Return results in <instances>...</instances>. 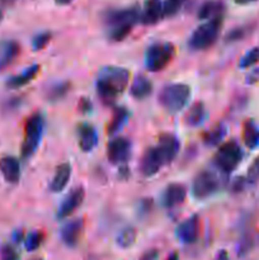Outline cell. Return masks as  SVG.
Wrapping results in <instances>:
<instances>
[{
  "mask_svg": "<svg viewBox=\"0 0 259 260\" xmlns=\"http://www.w3.org/2000/svg\"><path fill=\"white\" fill-rule=\"evenodd\" d=\"M130 81V71L118 66H107L99 71L95 80L96 94L106 104H113L126 90Z\"/></svg>",
  "mask_w": 259,
  "mask_h": 260,
  "instance_id": "cell-1",
  "label": "cell"
},
{
  "mask_svg": "<svg viewBox=\"0 0 259 260\" xmlns=\"http://www.w3.org/2000/svg\"><path fill=\"white\" fill-rule=\"evenodd\" d=\"M140 17H141V10L137 7L109 10L104 17L109 40L116 42L123 41L130 35L135 24L140 22Z\"/></svg>",
  "mask_w": 259,
  "mask_h": 260,
  "instance_id": "cell-2",
  "label": "cell"
},
{
  "mask_svg": "<svg viewBox=\"0 0 259 260\" xmlns=\"http://www.w3.org/2000/svg\"><path fill=\"white\" fill-rule=\"evenodd\" d=\"M190 98V88L187 84L172 83L165 85L159 93V103L169 113H179Z\"/></svg>",
  "mask_w": 259,
  "mask_h": 260,
  "instance_id": "cell-3",
  "label": "cell"
},
{
  "mask_svg": "<svg viewBox=\"0 0 259 260\" xmlns=\"http://www.w3.org/2000/svg\"><path fill=\"white\" fill-rule=\"evenodd\" d=\"M223 15L208 19L203 24L198 25L190 35L188 45L193 51H203L210 48L217 41L222 27Z\"/></svg>",
  "mask_w": 259,
  "mask_h": 260,
  "instance_id": "cell-4",
  "label": "cell"
},
{
  "mask_svg": "<svg viewBox=\"0 0 259 260\" xmlns=\"http://www.w3.org/2000/svg\"><path fill=\"white\" fill-rule=\"evenodd\" d=\"M43 129H45V117L40 112H36L24 124V136H23L22 150H20L22 157L28 159L35 154L41 144Z\"/></svg>",
  "mask_w": 259,
  "mask_h": 260,
  "instance_id": "cell-5",
  "label": "cell"
},
{
  "mask_svg": "<svg viewBox=\"0 0 259 260\" xmlns=\"http://www.w3.org/2000/svg\"><path fill=\"white\" fill-rule=\"evenodd\" d=\"M175 56V46L170 42H155L145 52V66L151 73L164 70Z\"/></svg>",
  "mask_w": 259,
  "mask_h": 260,
  "instance_id": "cell-6",
  "label": "cell"
},
{
  "mask_svg": "<svg viewBox=\"0 0 259 260\" xmlns=\"http://www.w3.org/2000/svg\"><path fill=\"white\" fill-rule=\"evenodd\" d=\"M243 159V151L236 141H228L221 145L213 156V165L223 174H230L238 168Z\"/></svg>",
  "mask_w": 259,
  "mask_h": 260,
  "instance_id": "cell-7",
  "label": "cell"
},
{
  "mask_svg": "<svg viewBox=\"0 0 259 260\" xmlns=\"http://www.w3.org/2000/svg\"><path fill=\"white\" fill-rule=\"evenodd\" d=\"M220 187L218 178L208 170H202L192 182V194L197 200H206L215 194Z\"/></svg>",
  "mask_w": 259,
  "mask_h": 260,
  "instance_id": "cell-8",
  "label": "cell"
},
{
  "mask_svg": "<svg viewBox=\"0 0 259 260\" xmlns=\"http://www.w3.org/2000/svg\"><path fill=\"white\" fill-rule=\"evenodd\" d=\"M131 154V142L126 137H116L107 146V157L113 165L126 162Z\"/></svg>",
  "mask_w": 259,
  "mask_h": 260,
  "instance_id": "cell-9",
  "label": "cell"
},
{
  "mask_svg": "<svg viewBox=\"0 0 259 260\" xmlns=\"http://www.w3.org/2000/svg\"><path fill=\"white\" fill-rule=\"evenodd\" d=\"M177 239L183 244H193L200 236V217L192 215L179 223L175 229Z\"/></svg>",
  "mask_w": 259,
  "mask_h": 260,
  "instance_id": "cell-10",
  "label": "cell"
},
{
  "mask_svg": "<svg viewBox=\"0 0 259 260\" xmlns=\"http://www.w3.org/2000/svg\"><path fill=\"white\" fill-rule=\"evenodd\" d=\"M85 198V190L83 187H76L63 198L61 202L60 207L57 210V218L58 220H63V218L69 217L73 215L81 205Z\"/></svg>",
  "mask_w": 259,
  "mask_h": 260,
  "instance_id": "cell-11",
  "label": "cell"
},
{
  "mask_svg": "<svg viewBox=\"0 0 259 260\" xmlns=\"http://www.w3.org/2000/svg\"><path fill=\"white\" fill-rule=\"evenodd\" d=\"M163 165H164V161H163V157L160 155L157 147H149V149L145 150L144 155L141 157V161H140V172L146 178L154 177Z\"/></svg>",
  "mask_w": 259,
  "mask_h": 260,
  "instance_id": "cell-12",
  "label": "cell"
},
{
  "mask_svg": "<svg viewBox=\"0 0 259 260\" xmlns=\"http://www.w3.org/2000/svg\"><path fill=\"white\" fill-rule=\"evenodd\" d=\"M156 147L159 150L160 155H161L164 165L169 164V162H172L177 157L178 152H179V139L173 134H163L160 135Z\"/></svg>",
  "mask_w": 259,
  "mask_h": 260,
  "instance_id": "cell-13",
  "label": "cell"
},
{
  "mask_svg": "<svg viewBox=\"0 0 259 260\" xmlns=\"http://www.w3.org/2000/svg\"><path fill=\"white\" fill-rule=\"evenodd\" d=\"M164 17V7H163L161 0H146L144 9L141 10L140 22L142 24L152 25L159 23Z\"/></svg>",
  "mask_w": 259,
  "mask_h": 260,
  "instance_id": "cell-14",
  "label": "cell"
},
{
  "mask_svg": "<svg viewBox=\"0 0 259 260\" xmlns=\"http://www.w3.org/2000/svg\"><path fill=\"white\" fill-rule=\"evenodd\" d=\"M84 230L83 218H75V220L69 221L68 223L62 226L60 231V238L62 243L69 248H74L78 244L80 239L81 233Z\"/></svg>",
  "mask_w": 259,
  "mask_h": 260,
  "instance_id": "cell-15",
  "label": "cell"
},
{
  "mask_svg": "<svg viewBox=\"0 0 259 260\" xmlns=\"http://www.w3.org/2000/svg\"><path fill=\"white\" fill-rule=\"evenodd\" d=\"M187 197V188L180 183H172L163 193V205L167 208H174L183 205Z\"/></svg>",
  "mask_w": 259,
  "mask_h": 260,
  "instance_id": "cell-16",
  "label": "cell"
},
{
  "mask_svg": "<svg viewBox=\"0 0 259 260\" xmlns=\"http://www.w3.org/2000/svg\"><path fill=\"white\" fill-rule=\"evenodd\" d=\"M20 53V45L17 41H0V71L12 65Z\"/></svg>",
  "mask_w": 259,
  "mask_h": 260,
  "instance_id": "cell-17",
  "label": "cell"
},
{
  "mask_svg": "<svg viewBox=\"0 0 259 260\" xmlns=\"http://www.w3.org/2000/svg\"><path fill=\"white\" fill-rule=\"evenodd\" d=\"M0 173L9 184H17L20 179V164L14 156L0 159Z\"/></svg>",
  "mask_w": 259,
  "mask_h": 260,
  "instance_id": "cell-18",
  "label": "cell"
},
{
  "mask_svg": "<svg viewBox=\"0 0 259 260\" xmlns=\"http://www.w3.org/2000/svg\"><path fill=\"white\" fill-rule=\"evenodd\" d=\"M79 135V146L81 151L90 152L98 142V135H96L95 128L91 124H80L78 128Z\"/></svg>",
  "mask_w": 259,
  "mask_h": 260,
  "instance_id": "cell-19",
  "label": "cell"
},
{
  "mask_svg": "<svg viewBox=\"0 0 259 260\" xmlns=\"http://www.w3.org/2000/svg\"><path fill=\"white\" fill-rule=\"evenodd\" d=\"M40 69H41L40 65L28 66V68H25L22 73L10 76V78L7 80V83H5V85H7L9 89L22 88V86L27 85L28 83H30V81L37 76V74L40 73Z\"/></svg>",
  "mask_w": 259,
  "mask_h": 260,
  "instance_id": "cell-20",
  "label": "cell"
},
{
  "mask_svg": "<svg viewBox=\"0 0 259 260\" xmlns=\"http://www.w3.org/2000/svg\"><path fill=\"white\" fill-rule=\"evenodd\" d=\"M71 177V165L69 162H62L56 168V172L53 174L52 180H51L50 189L51 192L58 193L65 189L69 180Z\"/></svg>",
  "mask_w": 259,
  "mask_h": 260,
  "instance_id": "cell-21",
  "label": "cell"
},
{
  "mask_svg": "<svg viewBox=\"0 0 259 260\" xmlns=\"http://www.w3.org/2000/svg\"><path fill=\"white\" fill-rule=\"evenodd\" d=\"M130 93L135 99L142 101L152 93V83L145 75H136L130 86Z\"/></svg>",
  "mask_w": 259,
  "mask_h": 260,
  "instance_id": "cell-22",
  "label": "cell"
},
{
  "mask_svg": "<svg viewBox=\"0 0 259 260\" xmlns=\"http://www.w3.org/2000/svg\"><path fill=\"white\" fill-rule=\"evenodd\" d=\"M206 116H207V112H206L205 104L197 102V103L192 104L190 108L187 111V113H185L184 123L188 127L196 128V127L201 126L205 122Z\"/></svg>",
  "mask_w": 259,
  "mask_h": 260,
  "instance_id": "cell-23",
  "label": "cell"
},
{
  "mask_svg": "<svg viewBox=\"0 0 259 260\" xmlns=\"http://www.w3.org/2000/svg\"><path fill=\"white\" fill-rule=\"evenodd\" d=\"M225 5L220 0H207L203 3L198 9V18L203 20L212 19V18L223 15Z\"/></svg>",
  "mask_w": 259,
  "mask_h": 260,
  "instance_id": "cell-24",
  "label": "cell"
},
{
  "mask_svg": "<svg viewBox=\"0 0 259 260\" xmlns=\"http://www.w3.org/2000/svg\"><path fill=\"white\" fill-rule=\"evenodd\" d=\"M243 141L248 149L253 150L259 146V127L253 119L244 122L243 126Z\"/></svg>",
  "mask_w": 259,
  "mask_h": 260,
  "instance_id": "cell-25",
  "label": "cell"
},
{
  "mask_svg": "<svg viewBox=\"0 0 259 260\" xmlns=\"http://www.w3.org/2000/svg\"><path fill=\"white\" fill-rule=\"evenodd\" d=\"M226 134H228V129H226L225 124H216L212 129H210V131H207L203 135L202 141L203 144L208 147L217 146V145L221 144L222 140L225 139Z\"/></svg>",
  "mask_w": 259,
  "mask_h": 260,
  "instance_id": "cell-26",
  "label": "cell"
},
{
  "mask_svg": "<svg viewBox=\"0 0 259 260\" xmlns=\"http://www.w3.org/2000/svg\"><path fill=\"white\" fill-rule=\"evenodd\" d=\"M130 113L124 107H118L114 109L113 116H112V121L108 126V135H116L122 129V127L126 124L127 119H128Z\"/></svg>",
  "mask_w": 259,
  "mask_h": 260,
  "instance_id": "cell-27",
  "label": "cell"
},
{
  "mask_svg": "<svg viewBox=\"0 0 259 260\" xmlns=\"http://www.w3.org/2000/svg\"><path fill=\"white\" fill-rule=\"evenodd\" d=\"M70 88L71 84L69 81H60V83L52 84V85L48 86L47 91H46V99L48 102L61 101L70 91Z\"/></svg>",
  "mask_w": 259,
  "mask_h": 260,
  "instance_id": "cell-28",
  "label": "cell"
},
{
  "mask_svg": "<svg viewBox=\"0 0 259 260\" xmlns=\"http://www.w3.org/2000/svg\"><path fill=\"white\" fill-rule=\"evenodd\" d=\"M137 238V231L136 229L132 228V226H128V228L123 229L121 233L117 236V245L122 249L131 248L135 244Z\"/></svg>",
  "mask_w": 259,
  "mask_h": 260,
  "instance_id": "cell-29",
  "label": "cell"
},
{
  "mask_svg": "<svg viewBox=\"0 0 259 260\" xmlns=\"http://www.w3.org/2000/svg\"><path fill=\"white\" fill-rule=\"evenodd\" d=\"M251 30H253V27H251V25H241V27L234 28V29H231L230 32L225 36V42L228 43L239 42V41L248 37V36L251 33Z\"/></svg>",
  "mask_w": 259,
  "mask_h": 260,
  "instance_id": "cell-30",
  "label": "cell"
},
{
  "mask_svg": "<svg viewBox=\"0 0 259 260\" xmlns=\"http://www.w3.org/2000/svg\"><path fill=\"white\" fill-rule=\"evenodd\" d=\"M43 240H45V234L42 231H33L25 239V249L28 251H35L42 245Z\"/></svg>",
  "mask_w": 259,
  "mask_h": 260,
  "instance_id": "cell-31",
  "label": "cell"
},
{
  "mask_svg": "<svg viewBox=\"0 0 259 260\" xmlns=\"http://www.w3.org/2000/svg\"><path fill=\"white\" fill-rule=\"evenodd\" d=\"M256 62H259V47H253L250 51H248V52L241 57L239 66H240L241 69H248L251 68L253 65H255Z\"/></svg>",
  "mask_w": 259,
  "mask_h": 260,
  "instance_id": "cell-32",
  "label": "cell"
},
{
  "mask_svg": "<svg viewBox=\"0 0 259 260\" xmlns=\"http://www.w3.org/2000/svg\"><path fill=\"white\" fill-rule=\"evenodd\" d=\"M184 0H163L165 17H173L182 9Z\"/></svg>",
  "mask_w": 259,
  "mask_h": 260,
  "instance_id": "cell-33",
  "label": "cell"
},
{
  "mask_svg": "<svg viewBox=\"0 0 259 260\" xmlns=\"http://www.w3.org/2000/svg\"><path fill=\"white\" fill-rule=\"evenodd\" d=\"M51 41V33L50 32H42V33H38L33 37L32 40V47L35 51H40L43 50L46 46L50 43Z\"/></svg>",
  "mask_w": 259,
  "mask_h": 260,
  "instance_id": "cell-34",
  "label": "cell"
},
{
  "mask_svg": "<svg viewBox=\"0 0 259 260\" xmlns=\"http://www.w3.org/2000/svg\"><path fill=\"white\" fill-rule=\"evenodd\" d=\"M251 248H253V238H251V235L246 234V235H244L243 238H241V240L239 241L238 244V255H245V254L249 253V250H250Z\"/></svg>",
  "mask_w": 259,
  "mask_h": 260,
  "instance_id": "cell-35",
  "label": "cell"
},
{
  "mask_svg": "<svg viewBox=\"0 0 259 260\" xmlns=\"http://www.w3.org/2000/svg\"><path fill=\"white\" fill-rule=\"evenodd\" d=\"M0 260H20V256L13 246L5 245L3 246L2 253H0Z\"/></svg>",
  "mask_w": 259,
  "mask_h": 260,
  "instance_id": "cell-36",
  "label": "cell"
},
{
  "mask_svg": "<svg viewBox=\"0 0 259 260\" xmlns=\"http://www.w3.org/2000/svg\"><path fill=\"white\" fill-rule=\"evenodd\" d=\"M246 180L250 183H255L256 180H259V156L256 157V159L253 161V164L249 167Z\"/></svg>",
  "mask_w": 259,
  "mask_h": 260,
  "instance_id": "cell-37",
  "label": "cell"
},
{
  "mask_svg": "<svg viewBox=\"0 0 259 260\" xmlns=\"http://www.w3.org/2000/svg\"><path fill=\"white\" fill-rule=\"evenodd\" d=\"M159 259V250L157 249H150V250L145 251L141 255L140 260H157Z\"/></svg>",
  "mask_w": 259,
  "mask_h": 260,
  "instance_id": "cell-38",
  "label": "cell"
},
{
  "mask_svg": "<svg viewBox=\"0 0 259 260\" xmlns=\"http://www.w3.org/2000/svg\"><path fill=\"white\" fill-rule=\"evenodd\" d=\"M246 84H255L256 81H259V68L254 69L250 73L246 75Z\"/></svg>",
  "mask_w": 259,
  "mask_h": 260,
  "instance_id": "cell-39",
  "label": "cell"
},
{
  "mask_svg": "<svg viewBox=\"0 0 259 260\" xmlns=\"http://www.w3.org/2000/svg\"><path fill=\"white\" fill-rule=\"evenodd\" d=\"M245 182H246V180L244 179V178H236V179L234 180V183H233V187H231L233 192H241V190L244 189Z\"/></svg>",
  "mask_w": 259,
  "mask_h": 260,
  "instance_id": "cell-40",
  "label": "cell"
},
{
  "mask_svg": "<svg viewBox=\"0 0 259 260\" xmlns=\"http://www.w3.org/2000/svg\"><path fill=\"white\" fill-rule=\"evenodd\" d=\"M79 108H80V111L84 112V113H86V112H90V108H91L90 102H89L88 99L83 98L81 99L80 104H79Z\"/></svg>",
  "mask_w": 259,
  "mask_h": 260,
  "instance_id": "cell-41",
  "label": "cell"
},
{
  "mask_svg": "<svg viewBox=\"0 0 259 260\" xmlns=\"http://www.w3.org/2000/svg\"><path fill=\"white\" fill-rule=\"evenodd\" d=\"M215 260H230V259H229L228 253H226L225 250H221V251H218V253H217V255H216Z\"/></svg>",
  "mask_w": 259,
  "mask_h": 260,
  "instance_id": "cell-42",
  "label": "cell"
},
{
  "mask_svg": "<svg viewBox=\"0 0 259 260\" xmlns=\"http://www.w3.org/2000/svg\"><path fill=\"white\" fill-rule=\"evenodd\" d=\"M13 239H14L15 243H20V241H22V239H23V233H22V231H17V233H15L14 235H13Z\"/></svg>",
  "mask_w": 259,
  "mask_h": 260,
  "instance_id": "cell-43",
  "label": "cell"
},
{
  "mask_svg": "<svg viewBox=\"0 0 259 260\" xmlns=\"http://www.w3.org/2000/svg\"><path fill=\"white\" fill-rule=\"evenodd\" d=\"M55 2H56V4H58V5H68V4H70L73 0H55Z\"/></svg>",
  "mask_w": 259,
  "mask_h": 260,
  "instance_id": "cell-44",
  "label": "cell"
},
{
  "mask_svg": "<svg viewBox=\"0 0 259 260\" xmlns=\"http://www.w3.org/2000/svg\"><path fill=\"white\" fill-rule=\"evenodd\" d=\"M235 3H238V4H241V5H245V4H249V3H253L255 2V0H234Z\"/></svg>",
  "mask_w": 259,
  "mask_h": 260,
  "instance_id": "cell-45",
  "label": "cell"
},
{
  "mask_svg": "<svg viewBox=\"0 0 259 260\" xmlns=\"http://www.w3.org/2000/svg\"><path fill=\"white\" fill-rule=\"evenodd\" d=\"M167 260H179V256H178L177 253H172L169 256H168Z\"/></svg>",
  "mask_w": 259,
  "mask_h": 260,
  "instance_id": "cell-46",
  "label": "cell"
},
{
  "mask_svg": "<svg viewBox=\"0 0 259 260\" xmlns=\"http://www.w3.org/2000/svg\"><path fill=\"white\" fill-rule=\"evenodd\" d=\"M0 2H2L3 4H5V5H12V4H14L17 0H0Z\"/></svg>",
  "mask_w": 259,
  "mask_h": 260,
  "instance_id": "cell-47",
  "label": "cell"
},
{
  "mask_svg": "<svg viewBox=\"0 0 259 260\" xmlns=\"http://www.w3.org/2000/svg\"><path fill=\"white\" fill-rule=\"evenodd\" d=\"M2 19H3V12L0 10V22H2Z\"/></svg>",
  "mask_w": 259,
  "mask_h": 260,
  "instance_id": "cell-48",
  "label": "cell"
}]
</instances>
